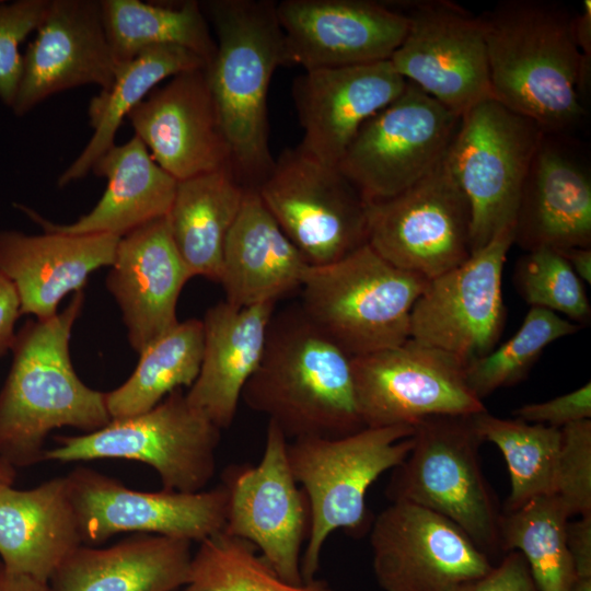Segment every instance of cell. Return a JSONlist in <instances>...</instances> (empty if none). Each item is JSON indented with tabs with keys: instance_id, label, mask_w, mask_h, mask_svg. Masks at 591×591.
Masks as SVG:
<instances>
[{
	"instance_id": "1",
	"label": "cell",
	"mask_w": 591,
	"mask_h": 591,
	"mask_svg": "<svg viewBox=\"0 0 591 591\" xmlns=\"http://www.w3.org/2000/svg\"><path fill=\"white\" fill-rule=\"evenodd\" d=\"M493 99L545 134L576 126L584 114L576 14L545 0H506L479 15Z\"/></svg>"
},
{
	"instance_id": "2",
	"label": "cell",
	"mask_w": 591,
	"mask_h": 591,
	"mask_svg": "<svg viewBox=\"0 0 591 591\" xmlns=\"http://www.w3.org/2000/svg\"><path fill=\"white\" fill-rule=\"evenodd\" d=\"M83 304V291L77 292L54 317L28 321L15 334L0 390V457L14 467L43 462L54 429L89 433L112 420L105 393L85 385L70 359L71 331Z\"/></svg>"
},
{
	"instance_id": "3",
	"label": "cell",
	"mask_w": 591,
	"mask_h": 591,
	"mask_svg": "<svg viewBox=\"0 0 591 591\" xmlns=\"http://www.w3.org/2000/svg\"><path fill=\"white\" fill-rule=\"evenodd\" d=\"M352 357L301 311L273 316L262 361L241 399L287 439L338 438L364 428Z\"/></svg>"
},
{
	"instance_id": "4",
	"label": "cell",
	"mask_w": 591,
	"mask_h": 591,
	"mask_svg": "<svg viewBox=\"0 0 591 591\" xmlns=\"http://www.w3.org/2000/svg\"><path fill=\"white\" fill-rule=\"evenodd\" d=\"M215 32L207 67L210 88L237 178L256 189L271 172L267 95L271 78L288 66L283 34L270 0H211L201 4Z\"/></svg>"
},
{
	"instance_id": "5",
	"label": "cell",
	"mask_w": 591,
	"mask_h": 591,
	"mask_svg": "<svg viewBox=\"0 0 591 591\" xmlns=\"http://www.w3.org/2000/svg\"><path fill=\"white\" fill-rule=\"evenodd\" d=\"M413 433L414 426L398 425L288 441L289 465L310 507V531L301 556L303 581L315 579L324 544L334 531L359 537L370 530L374 518L366 503L368 489L405 460Z\"/></svg>"
},
{
	"instance_id": "6",
	"label": "cell",
	"mask_w": 591,
	"mask_h": 591,
	"mask_svg": "<svg viewBox=\"0 0 591 591\" xmlns=\"http://www.w3.org/2000/svg\"><path fill=\"white\" fill-rule=\"evenodd\" d=\"M429 280L399 269L368 243L303 274V314L351 357L409 338L412 309Z\"/></svg>"
},
{
	"instance_id": "7",
	"label": "cell",
	"mask_w": 591,
	"mask_h": 591,
	"mask_svg": "<svg viewBox=\"0 0 591 591\" xmlns=\"http://www.w3.org/2000/svg\"><path fill=\"white\" fill-rule=\"evenodd\" d=\"M473 415L430 416L414 425L413 445L386 486L391 502L433 511L457 525L490 559L500 552L497 499L484 476V442Z\"/></svg>"
},
{
	"instance_id": "8",
	"label": "cell",
	"mask_w": 591,
	"mask_h": 591,
	"mask_svg": "<svg viewBox=\"0 0 591 591\" xmlns=\"http://www.w3.org/2000/svg\"><path fill=\"white\" fill-rule=\"evenodd\" d=\"M220 433L177 389L144 413L114 418L93 432L55 438L44 461H138L158 473L162 489L196 493L206 489L216 473Z\"/></svg>"
},
{
	"instance_id": "9",
	"label": "cell",
	"mask_w": 591,
	"mask_h": 591,
	"mask_svg": "<svg viewBox=\"0 0 591 591\" xmlns=\"http://www.w3.org/2000/svg\"><path fill=\"white\" fill-rule=\"evenodd\" d=\"M543 129L495 99L461 118L447 160L471 210V252L513 227Z\"/></svg>"
},
{
	"instance_id": "10",
	"label": "cell",
	"mask_w": 591,
	"mask_h": 591,
	"mask_svg": "<svg viewBox=\"0 0 591 591\" xmlns=\"http://www.w3.org/2000/svg\"><path fill=\"white\" fill-rule=\"evenodd\" d=\"M309 265L338 260L367 243V201L337 166L286 149L256 188Z\"/></svg>"
},
{
	"instance_id": "11",
	"label": "cell",
	"mask_w": 591,
	"mask_h": 591,
	"mask_svg": "<svg viewBox=\"0 0 591 591\" xmlns=\"http://www.w3.org/2000/svg\"><path fill=\"white\" fill-rule=\"evenodd\" d=\"M367 243L393 266L431 280L471 252V210L445 157L402 193L367 202Z\"/></svg>"
},
{
	"instance_id": "12",
	"label": "cell",
	"mask_w": 591,
	"mask_h": 591,
	"mask_svg": "<svg viewBox=\"0 0 591 591\" xmlns=\"http://www.w3.org/2000/svg\"><path fill=\"white\" fill-rule=\"evenodd\" d=\"M460 118L407 82L396 100L360 127L337 167L367 202L391 198L445 157Z\"/></svg>"
},
{
	"instance_id": "13",
	"label": "cell",
	"mask_w": 591,
	"mask_h": 591,
	"mask_svg": "<svg viewBox=\"0 0 591 591\" xmlns=\"http://www.w3.org/2000/svg\"><path fill=\"white\" fill-rule=\"evenodd\" d=\"M357 404L364 427L414 426L430 416L487 410L468 387L465 363L419 340L352 357Z\"/></svg>"
},
{
	"instance_id": "14",
	"label": "cell",
	"mask_w": 591,
	"mask_h": 591,
	"mask_svg": "<svg viewBox=\"0 0 591 591\" xmlns=\"http://www.w3.org/2000/svg\"><path fill=\"white\" fill-rule=\"evenodd\" d=\"M397 7L408 25L390 61L407 82L459 116L493 99L479 15L449 0L407 1Z\"/></svg>"
},
{
	"instance_id": "15",
	"label": "cell",
	"mask_w": 591,
	"mask_h": 591,
	"mask_svg": "<svg viewBox=\"0 0 591 591\" xmlns=\"http://www.w3.org/2000/svg\"><path fill=\"white\" fill-rule=\"evenodd\" d=\"M513 239L514 228H506L464 263L429 280L412 309L409 338L465 364L497 347L507 316L502 273Z\"/></svg>"
},
{
	"instance_id": "16",
	"label": "cell",
	"mask_w": 591,
	"mask_h": 591,
	"mask_svg": "<svg viewBox=\"0 0 591 591\" xmlns=\"http://www.w3.org/2000/svg\"><path fill=\"white\" fill-rule=\"evenodd\" d=\"M82 544L104 543L121 532L200 543L224 529V485L196 493L139 491L95 470L78 466L65 476Z\"/></svg>"
},
{
	"instance_id": "17",
	"label": "cell",
	"mask_w": 591,
	"mask_h": 591,
	"mask_svg": "<svg viewBox=\"0 0 591 591\" xmlns=\"http://www.w3.org/2000/svg\"><path fill=\"white\" fill-rule=\"evenodd\" d=\"M287 445L280 428L268 421L258 464L224 470L222 485L229 499L223 531L252 543L282 579L299 584L310 507L292 475Z\"/></svg>"
},
{
	"instance_id": "18",
	"label": "cell",
	"mask_w": 591,
	"mask_h": 591,
	"mask_svg": "<svg viewBox=\"0 0 591 591\" xmlns=\"http://www.w3.org/2000/svg\"><path fill=\"white\" fill-rule=\"evenodd\" d=\"M370 545L383 591H453L494 566L452 521L404 501L391 502L373 519Z\"/></svg>"
},
{
	"instance_id": "19",
	"label": "cell",
	"mask_w": 591,
	"mask_h": 591,
	"mask_svg": "<svg viewBox=\"0 0 591 591\" xmlns=\"http://www.w3.org/2000/svg\"><path fill=\"white\" fill-rule=\"evenodd\" d=\"M288 66L304 71L390 60L408 21L397 4L371 0L276 2Z\"/></svg>"
},
{
	"instance_id": "20",
	"label": "cell",
	"mask_w": 591,
	"mask_h": 591,
	"mask_svg": "<svg viewBox=\"0 0 591 591\" xmlns=\"http://www.w3.org/2000/svg\"><path fill=\"white\" fill-rule=\"evenodd\" d=\"M116 69L101 0H49L36 36L23 54L10 109L23 117L62 92L85 85L106 89Z\"/></svg>"
},
{
	"instance_id": "21",
	"label": "cell",
	"mask_w": 591,
	"mask_h": 591,
	"mask_svg": "<svg viewBox=\"0 0 591 591\" xmlns=\"http://www.w3.org/2000/svg\"><path fill=\"white\" fill-rule=\"evenodd\" d=\"M127 119L152 159L177 182L230 165L207 67L167 79Z\"/></svg>"
},
{
	"instance_id": "22",
	"label": "cell",
	"mask_w": 591,
	"mask_h": 591,
	"mask_svg": "<svg viewBox=\"0 0 591 591\" xmlns=\"http://www.w3.org/2000/svg\"><path fill=\"white\" fill-rule=\"evenodd\" d=\"M407 81L390 60L306 70L292 85L303 136L298 146L337 166L360 127L396 100Z\"/></svg>"
},
{
	"instance_id": "23",
	"label": "cell",
	"mask_w": 591,
	"mask_h": 591,
	"mask_svg": "<svg viewBox=\"0 0 591 591\" xmlns=\"http://www.w3.org/2000/svg\"><path fill=\"white\" fill-rule=\"evenodd\" d=\"M106 278L134 350L140 354L179 322L176 305L193 278L179 256L166 217L120 237Z\"/></svg>"
},
{
	"instance_id": "24",
	"label": "cell",
	"mask_w": 591,
	"mask_h": 591,
	"mask_svg": "<svg viewBox=\"0 0 591 591\" xmlns=\"http://www.w3.org/2000/svg\"><path fill=\"white\" fill-rule=\"evenodd\" d=\"M118 241L107 234L3 230L0 271L16 288L21 314L48 320L68 293L83 290L93 271L113 264Z\"/></svg>"
},
{
	"instance_id": "25",
	"label": "cell",
	"mask_w": 591,
	"mask_h": 591,
	"mask_svg": "<svg viewBox=\"0 0 591 591\" xmlns=\"http://www.w3.org/2000/svg\"><path fill=\"white\" fill-rule=\"evenodd\" d=\"M92 172L106 179V188L92 210L72 223H54L30 207L15 206L45 232L119 239L167 216L177 181L152 159L137 136L115 143L95 162Z\"/></svg>"
},
{
	"instance_id": "26",
	"label": "cell",
	"mask_w": 591,
	"mask_h": 591,
	"mask_svg": "<svg viewBox=\"0 0 591 591\" xmlns=\"http://www.w3.org/2000/svg\"><path fill=\"white\" fill-rule=\"evenodd\" d=\"M526 252L591 247V179L583 164L545 134L532 161L514 222Z\"/></svg>"
},
{
	"instance_id": "27",
	"label": "cell",
	"mask_w": 591,
	"mask_h": 591,
	"mask_svg": "<svg viewBox=\"0 0 591 591\" xmlns=\"http://www.w3.org/2000/svg\"><path fill=\"white\" fill-rule=\"evenodd\" d=\"M274 308L275 302L236 308L223 301L201 320V366L185 394L221 430L235 419L243 389L262 361Z\"/></svg>"
},
{
	"instance_id": "28",
	"label": "cell",
	"mask_w": 591,
	"mask_h": 591,
	"mask_svg": "<svg viewBox=\"0 0 591 591\" xmlns=\"http://www.w3.org/2000/svg\"><path fill=\"white\" fill-rule=\"evenodd\" d=\"M309 264L256 189L248 188L225 239L219 282L236 308L276 302L301 287Z\"/></svg>"
},
{
	"instance_id": "29",
	"label": "cell",
	"mask_w": 591,
	"mask_h": 591,
	"mask_svg": "<svg viewBox=\"0 0 591 591\" xmlns=\"http://www.w3.org/2000/svg\"><path fill=\"white\" fill-rule=\"evenodd\" d=\"M80 545L65 477L30 489L0 486V561L8 570L49 582Z\"/></svg>"
},
{
	"instance_id": "30",
	"label": "cell",
	"mask_w": 591,
	"mask_h": 591,
	"mask_svg": "<svg viewBox=\"0 0 591 591\" xmlns=\"http://www.w3.org/2000/svg\"><path fill=\"white\" fill-rule=\"evenodd\" d=\"M192 542L138 533L112 546L80 545L49 580L53 591H176L188 581Z\"/></svg>"
},
{
	"instance_id": "31",
	"label": "cell",
	"mask_w": 591,
	"mask_h": 591,
	"mask_svg": "<svg viewBox=\"0 0 591 591\" xmlns=\"http://www.w3.org/2000/svg\"><path fill=\"white\" fill-rule=\"evenodd\" d=\"M247 189L230 165L177 182L166 219L192 277L219 281L225 239Z\"/></svg>"
},
{
	"instance_id": "32",
	"label": "cell",
	"mask_w": 591,
	"mask_h": 591,
	"mask_svg": "<svg viewBox=\"0 0 591 591\" xmlns=\"http://www.w3.org/2000/svg\"><path fill=\"white\" fill-rule=\"evenodd\" d=\"M208 67L195 53L178 46L151 47L117 67L113 82L100 90L88 106L92 136L57 179L59 187L85 177L95 162L115 144V137L129 113L161 82L177 73Z\"/></svg>"
},
{
	"instance_id": "33",
	"label": "cell",
	"mask_w": 591,
	"mask_h": 591,
	"mask_svg": "<svg viewBox=\"0 0 591 591\" xmlns=\"http://www.w3.org/2000/svg\"><path fill=\"white\" fill-rule=\"evenodd\" d=\"M107 39L118 66L147 48L178 46L207 65L216 54V39L200 2L158 4L140 0H101Z\"/></svg>"
},
{
	"instance_id": "34",
	"label": "cell",
	"mask_w": 591,
	"mask_h": 591,
	"mask_svg": "<svg viewBox=\"0 0 591 591\" xmlns=\"http://www.w3.org/2000/svg\"><path fill=\"white\" fill-rule=\"evenodd\" d=\"M202 351V321L178 322L139 354L138 364L126 382L105 393L111 418L144 413L173 391L190 387L199 373Z\"/></svg>"
},
{
	"instance_id": "35",
	"label": "cell",
	"mask_w": 591,
	"mask_h": 591,
	"mask_svg": "<svg viewBox=\"0 0 591 591\" xmlns=\"http://www.w3.org/2000/svg\"><path fill=\"white\" fill-rule=\"evenodd\" d=\"M569 514L555 495L501 512L500 552H520L540 591H571L577 579L566 544Z\"/></svg>"
},
{
	"instance_id": "36",
	"label": "cell",
	"mask_w": 591,
	"mask_h": 591,
	"mask_svg": "<svg viewBox=\"0 0 591 591\" xmlns=\"http://www.w3.org/2000/svg\"><path fill=\"white\" fill-rule=\"evenodd\" d=\"M472 418L482 440L494 443L507 463L511 486L505 511L514 510L533 498L554 495L561 440L559 428L499 418L487 410Z\"/></svg>"
},
{
	"instance_id": "37",
	"label": "cell",
	"mask_w": 591,
	"mask_h": 591,
	"mask_svg": "<svg viewBox=\"0 0 591 591\" xmlns=\"http://www.w3.org/2000/svg\"><path fill=\"white\" fill-rule=\"evenodd\" d=\"M183 591H337L323 580L282 579L256 547L224 532L199 543Z\"/></svg>"
},
{
	"instance_id": "38",
	"label": "cell",
	"mask_w": 591,
	"mask_h": 591,
	"mask_svg": "<svg viewBox=\"0 0 591 591\" xmlns=\"http://www.w3.org/2000/svg\"><path fill=\"white\" fill-rule=\"evenodd\" d=\"M579 328V325L552 311L530 308L512 337L465 366L468 387L483 401L500 387L517 384L525 378L549 344Z\"/></svg>"
},
{
	"instance_id": "39",
	"label": "cell",
	"mask_w": 591,
	"mask_h": 591,
	"mask_svg": "<svg viewBox=\"0 0 591 591\" xmlns=\"http://www.w3.org/2000/svg\"><path fill=\"white\" fill-rule=\"evenodd\" d=\"M515 287L532 308L564 314L577 325L591 320V305L581 279L554 248L526 252L515 265Z\"/></svg>"
},
{
	"instance_id": "40",
	"label": "cell",
	"mask_w": 591,
	"mask_h": 591,
	"mask_svg": "<svg viewBox=\"0 0 591 591\" xmlns=\"http://www.w3.org/2000/svg\"><path fill=\"white\" fill-rule=\"evenodd\" d=\"M554 495L569 517L591 513V419L560 429Z\"/></svg>"
},
{
	"instance_id": "41",
	"label": "cell",
	"mask_w": 591,
	"mask_h": 591,
	"mask_svg": "<svg viewBox=\"0 0 591 591\" xmlns=\"http://www.w3.org/2000/svg\"><path fill=\"white\" fill-rule=\"evenodd\" d=\"M49 0H0V101L11 108L21 80V44L39 27Z\"/></svg>"
},
{
	"instance_id": "42",
	"label": "cell",
	"mask_w": 591,
	"mask_h": 591,
	"mask_svg": "<svg viewBox=\"0 0 591 591\" xmlns=\"http://www.w3.org/2000/svg\"><path fill=\"white\" fill-rule=\"evenodd\" d=\"M512 415L526 422L559 429L591 419V383L588 382L575 391L545 402L525 404L514 409Z\"/></svg>"
},
{
	"instance_id": "43",
	"label": "cell",
	"mask_w": 591,
	"mask_h": 591,
	"mask_svg": "<svg viewBox=\"0 0 591 591\" xmlns=\"http://www.w3.org/2000/svg\"><path fill=\"white\" fill-rule=\"evenodd\" d=\"M453 591H540L520 552L503 554L498 565L485 575L460 584Z\"/></svg>"
},
{
	"instance_id": "44",
	"label": "cell",
	"mask_w": 591,
	"mask_h": 591,
	"mask_svg": "<svg viewBox=\"0 0 591 591\" xmlns=\"http://www.w3.org/2000/svg\"><path fill=\"white\" fill-rule=\"evenodd\" d=\"M566 544L577 578H591V513L567 522Z\"/></svg>"
},
{
	"instance_id": "45",
	"label": "cell",
	"mask_w": 591,
	"mask_h": 591,
	"mask_svg": "<svg viewBox=\"0 0 591 591\" xmlns=\"http://www.w3.org/2000/svg\"><path fill=\"white\" fill-rule=\"evenodd\" d=\"M21 302L13 282L0 271V358L11 350Z\"/></svg>"
},
{
	"instance_id": "46",
	"label": "cell",
	"mask_w": 591,
	"mask_h": 591,
	"mask_svg": "<svg viewBox=\"0 0 591 591\" xmlns=\"http://www.w3.org/2000/svg\"><path fill=\"white\" fill-rule=\"evenodd\" d=\"M576 40L582 57V68L586 82H589L591 66V1L584 0L582 10L576 14Z\"/></svg>"
},
{
	"instance_id": "47",
	"label": "cell",
	"mask_w": 591,
	"mask_h": 591,
	"mask_svg": "<svg viewBox=\"0 0 591 591\" xmlns=\"http://www.w3.org/2000/svg\"><path fill=\"white\" fill-rule=\"evenodd\" d=\"M0 591H53L49 582L8 570L0 561Z\"/></svg>"
},
{
	"instance_id": "48",
	"label": "cell",
	"mask_w": 591,
	"mask_h": 591,
	"mask_svg": "<svg viewBox=\"0 0 591 591\" xmlns=\"http://www.w3.org/2000/svg\"><path fill=\"white\" fill-rule=\"evenodd\" d=\"M583 283H591V247L557 250Z\"/></svg>"
},
{
	"instance_id": "49",
	"label": "cell",
	"mask_w": 591,
	"mask_h": 591,
	"mask_svg": "<svg viewBox=\"0 0 591 591\" xmlns=\"http://www.w3.org/2000/svg\"><path fill=\"white\" fill-rule=\"evenodd\" d=\"M15 467L0 457V486L13 485Z\"/></svg>"
},
{
	"instance_id": "50",
	"label": "cell",
	"mask_w": 591,
	"mask_h": 591,
	"mask_svg": "<svg viewBox=\"0 0 591 591\" xmlns=\"http://www.w3.org/2000/svg\"><path fill=\"white\" fill-rule=\"evenodd\" d=\"M571 591H591V578H577Z\"/></svg>"
}]
</instances>
